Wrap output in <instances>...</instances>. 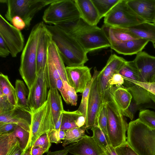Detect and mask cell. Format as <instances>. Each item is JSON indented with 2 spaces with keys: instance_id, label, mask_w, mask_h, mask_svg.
<instances>
[{
  "instance_id": "cell-1",
  "label": "cell",
  "mask_w": 155,
  "mask_h": 155,
  "mask_svg": "<svg viewBox=\"0 0 155 155\" xmlns=\"http://www.w3.org/2000/svg\"><path fill=\"white\" fill-rule=\"evenodd\" d=\"M56 26L74 39L87 53L110 47L102 28L90 25L80 17L63 22Z\"/></svg>"
},
{
  "instance_id": "cell-2",
  "label": "cell",
  "mask_w": 155,
  "mask_h": 155,
  "mask_svg": "<svg viewBox=\"0 0 155 155\" xmlns=\"http://www.w3.org/2000/svg\"><path fill=\"white\" fill-rule=\"evenodd\" d=\"M64 62L68 67L84 65L88 60L87 53L71 35L58 26L46 25Z\"/></svg>"
},
{
  "instance_id": "cell-3",
  "label": "cell",
  "mask_w": 155,
  "mask_h": 155,
  "mask_svg": "<svg viewBox=\"0 0 155 155\" xmlns=\"http://www.w3.org/2000/svg\"><path fill=\"white\" fill-rule=\"evenodd\" d=\"M46 25L43 21H41L34 26L21 55L19 71L28 90L33 84L37 76V46Z\"/></svg>"
},
{
  "instance_id": "cell-4",
  "label": "cell",
  "mask_w": 155,
  "mask_h": 155,
  "mask_svg": "<svg viewBox=\"0 0 155 155\" xmlns=\"http://www.w3.org/2000/svg\"><path fill=\"white\" fill-rule=\"evenodd\" d=\"M127 142L140 155H155V129L139 118L128 124Z\"/></svg>"
},
{
  "instance_id": "cell-5",
  "label": "cell",
  "mask_w": 155,
  "mask_h": 155,
  "mask_svg": "<svg viewBox=\"0 0 155 155\" xmlns=\"http://www.w3.org/2000/svg\"><path fill=\"white\" fill-rule=\"evenodd\" d=\"M105 103L108 113L107 140L109 145L115 148L127 141L128 124L114 99L112 92Z\"/></svg>"
},
{
  "instance_id": "cell-6",
  "label": "cell",
  "mask_w": 155,
  "mask_h": 155,
  "mask_svg": "<svg viewBox=\"0 0 155 155\" xmlns=\"http://www.w3.org/2000/svg\"><path fill=\"white\" fill-rule=\"evenodd\" d=\"M56 0H1L5 3L7 10L5 15L6 19L10 23L12 18L18 16L25 21L26 29L30 27L35 15L45 6Z\"/></svg>"
},
{
  "instance_id": "cell-7",
  "label": "cell",
  "mask_w": 155,
  "mask_h": 155,
  "mask_svg": "<svg viewBox=\"0 0 155 155\" xmlns=\"http://www.w3.org/2000/svg\"><path fill=\"white\" fill-rule=\"evenodd\" d=\"M30 138L27 150L30 148L41 136L55 130L50 98L48 94L46 102L41 107L32 112Z\"/></svg>"
},
{
  "instance_id": "cell-8",
  "label": "cell",
  "mask_w": 155,
  "mask_h": 155,
  "mask_svg": "<svg viewBox=\"0 0 155 155\" xmlns=\"http://www.w3.org/2000/svg\"><path fill=\"white\" fill-rule=\"evenodd\" d=\"M145 21L129 7L126 0H120L104 17V25L114 27L127 28Z\"/></svg>"
},
{
  "instance_id": "cell-9",
  "label": "cell",
  "mask_w": 155,
  "mask_h": 155,
  "mask_svg": "<svg viewBox=\"0 0 155 155\" xmlns=\"http://www.w3.org/2000/svg\"><path fill=\"white\" fill-rule=\"evenodd\" d=\"M80 17L74 0H56L45 11L42 19L47 24L56 25Z\"/></svg>"
},
{
  "instance_id": "cell-10",
  "label": "cell",
  "mask_w": 155,
  "mask_h": 155,
  "mask_svg": "<svg viewBox=\"0 0 155 155\" xmlns=\"http://www.w3.org/2000/svg\"><path fill=\"white\" fill-rule=\"evenodd\" d=\"M49 89L47 67L37 73L35 81L29 90L28 102L31 112L38 109L46 102Z\"/></svg>"
},
{
  "instance_id": "cell-11",
  "label": "cell",
  "mask_w": 155,
  "mask_h": 155,
  "mask_svg": "<svg viewBox=\"0 0 155 155\" xmlns=\"http://www.w3.org/2000/svg\"><path fill=\"white\" fill-rule=\"evenodd\" d=\"M127 61L123 58L115 54L110 56L106 65L99 71L97 76L99 91L102 102H104L112 92V86L108 84L109 80L113 75L118 72Z\"/></svg>"
},
{
  "instance_id": "cell-12",
  "label": "cell",
  "mask_w": 155,
  "mask_h": 155,
  "mask_svg": "<svg viewBox=\"0 0 155 155\" xmlns=\"http://www.w3.org/2000/svg\"><path fill=\"white\" fill-rule=\"evenodd\" d=\"M0 36L7 46L12 57H16L24 48V39L21 31L0 14Z\"/></svg>"
},
{
  "instance_id": "cell-13",
  "label": "cell",
  "mask_w": 155,
  "mask_h": 155,
  "mask_svg": "<svg viewBox=\"0 0 155 155\" xmlns=\"http://www.w3.org/2000/svg\"><path fill=\"white\" fill-rule=\"evenodd\" d=\"M133 62L138 73V81L155 82V57L142 51L137 54Z\"/></svg>"
},
{
  "instance_id": "cell-14",
  "label": "cell",
  "mask_w": 155,
  "mask_h": 155,
  "mask_svg": "<svg viewBox=\"0 0 155 155\" xmlns=\"http://www.w3.org/2000/svg\"><path fill=\"white\" fill-rule=\"evenodd\" d=\"M97 76L92 84L87 102L85 126L86 130L91 129L97 125V115L102 103Z\"/></svg>"
},
{
  "instance_id": "cell-15",
  "label": "cell",
  "mask_w": 155,
  "mask_h": 155,
  "mask_svg": "<svg viewBox=\"0 0 155 155\" xmlns=\"http://www.w3.org/2000/svg\"><path fill=\"white\" fill-rule=\"evenodd\" d=\"M91 69L84 65L66 67L68 83L77 93H82L91 80Z\"/></svg>"
},
{
  "instance_id": "cell-16",
  "label": "cell",
  "mask_w": 155,
  "mask_h": 155,
  "mask_svg": "<svg viewBox=\"0 0 155 155\" xmlns=\"http://www.w3.org/2000/svg\"><path fill=\"white\" fill-rule=\"evenodd\" d=\"M31 116L30 109L16 106L13 110L0 114V123L14 124L30 133Z\"/></svg>"
},
{
  "instance_id": "cell-17",
  "label": "cell",
  "mask_w": 155,
  "mask_h": 155,
  "mask_svg": "<svg viewBox=\"0 0 155 155\" xmlns=\"http://www.w3.org/2000/svg\"><path fill=\"white\" fill-rule=\"evenodd\" d=\"M67 147L69 153L73 155H106L93 137L85 134L79 141Z\"/></svg>"
},
{
  "instance_id": "cell-18",
  "label": "cell",
  "mask_w": 155,
  "mask_h": 155,
  "mask_svg": "<svg viewBox=\"0 0 155 155\" xmlns=\"http://www.w3.org/2000/svg\"><path fill=\"white\" fill-rule=\"evenodd\" d=\"M127 4L145 21L153 23L155 15V0H126Z\"/></svg>"
},
{
  "instance_id": "cell-19",
  "label": "cell",
  "mask_w": 155,
  "mask_h": 155,
  "mask_svg": "<svg viewBox=\"0 0 155 155\" xmlns=\"http://www.w3.org/2000/svg\"><path fill=\"white\" fill-rule=\"evenodd\" d=\"M149 41L139 38L132 40L110 42V48L118 54L124 55L137 54L142 51Z\"/></svg>"
},
{
  "instance_id": "cell-20",
  "label": "cell",
  "mask_w": 155,
  "mask_h": 155,
  "mask_svg": "<svg viewBox=\"0 0 155 155\" xmlns=\"http://www.w3.org/2000/svg\"><path fill=\"white\" fill-rule=\"evenodd\" d=\"M80 17L86 23L96 26L101 19L92 0H74Z\"/></svg>"
},
{
  "instance_id": "cell-21",
  "label": "cell",
  "mask_w": 155,
  "mask_h": 155,
  "mask_svg": "<svg viewBox=\"0 0 155 155\" xmlns=\"http://www.w3.org/2000/svg\"><path fill=\"white\" fill-rule=\"evenodd\" d=\"M52 35L46 25L38 41L37 51L36 66L37 73L40 70L47 67L48 49L50 42L52 41Z\"/></svg>"
},
{
  "instance_id": "cell-22",
  "label": "cell",
  "mask_w": 155,
  "mask_h": 155,
  "mask_svg": "<svg viewBox=\"0 0 155 155\" xmlns=\"http://www.w3.org/2000/svg\"><path fill=\"white\" fill-rule=\"evenodd\" d=\"M127 28L139 38L151 42L155 48V25L153 23L145 21Z\"/></svg>"
},
{
  "instance_id": "cell-23",
  "label": "cell",
  "mask_w": 155,
  "mask_h": 155,
  "mask_svg": "<svg viewBox=\"0 0 155 155\" xmlns=\"http://www.w3.org/2000/svg\"><path fill=\"white\" fill-rule=\"evenodd\" d=\"M124 87L131 93L132 99L137 104H154L149 92L138 85L131 82H124Z\"/></svg>"
},
{
  "instance_id": "cell-24",
  "label": "cell",
  "mask_w": 155,
  "mask_h": 155,
  "mask_svg": "<svg viewBox=\"0 0 155 155\" xmlns=\"http://www.w3.org/2000/svg\"><path fill=\"white\" fill-rule=\"evenodd\" d=\"M112 90L113 98L122 112L129 106L132 98V96L123 85L113 86Z\"/></svg>"
},
{
  "instance_id": "cell-25",
  "label": "cell",
  "mask_w": 155,
  "mask_h": 155,
  "mask_svg": "<svg viewBox=\"0 0 155 155\" xmlns=\"http://www.w3.org/2000/svg\"><path fill=\"white\" fill-rule=\"evenodd\" d=\"M54 124L55 125L64 110L61 97L57 88L49 89L48 91Z\"/></svg>"
},
{
  "instance_id": "cell-26",
  "label": "cell",
  "mask_w": 155,
  "mask_h": 155,
  "mask_svg": "<svg viewBox=\"0 0 155 155\" xmlns=\"http://www.w3.org/2000/svg\"><path fill=\"white\" fill-rule=\"evenodd\" d=\"M0 91L13 105L17 106V98L15 88L9 81L7 75L0 74Z\"/></svg>"
},
{
  "instance_id": "cell-27",
  "label": "cell",
  "mask_w": 155,
  "mask_h": 155,
  "mask_svg": "<svg viewBox=\"0 0 155 155\" xmlns=\"http://www.w3.org/2000/svg\"><path fill=\"white\" fill-rule=\"evenodd\" d=\"M19 143L12 132L0 134V155H8Z\"/></svg>"
},
{
  "instance_id": "cell-28",
  "label": "cell",
  "mask_w": 155,
  "mask_h": 155,
  "mask_svg": "<svg viewBox=\"0 0 155 155\" xmlns=\"http://www.w3.org/2000/svg\"><path fill=\"white\" fill-rule=\"evenodd\" d=\"M15 89L17 98V106L30 109L28 102L27 90L24 82L17 79L15 82Z\"/></svg>"
},
{
  "instance_id": "cell-29",
  "label": "cell",
  "mask_w": 155,
  "mask_h": 155,
  "mask_svg": "<svg viewBox=\"0 0 155 155\" xmlns=\"http://www.w3.org/2000/svg\"><path fill=\"white\" fill-rule=\"evenodd\" d=\"M83 115L78 110L73 111H67L64 110L62 113V120L60 130H67L77 128L76 121L80 116Z\"/></svg>"
},
{
  "instance_id": "cell-30",
  "label": "cell",
  "mask_w": 155,
  "mask_h": 155,
  "mask_svg": "<svg viewBox=\"0 0 155 155\" xmlns=\"http://www.w3.org/2000/svg\"><path fill=\"white\" fill-rule=\"evenodd\" d=\"M86 130L84 126L81 127L75 128L66 130L65 136L62 142V146L65 147L69 144L79 141L85 135Z\"/></svg>"
},
{
  "instance_id": "cell-31",
  "label": "cell",
  "mask_w": 155,
  "mask_h": 155,
  "mask_svg": "<svg viewBox=\"0 0 155 155\" xmlns=\"http://www.w3.org/2000/svg\"><path fill=\"white\" fill-rule=\"evenodd\" d=\"M118 73L123 78L125 82L138 81V73L133 61H127Z\"/></svg>"
},
{
  "instance_id": "cell-32",
  "label": "cell",
  "mask_w": 155,
  "mask_h": 155,
  "mask_svg": "<svg viewBox=\"0 0 155 155\" xmlns=\"http://www.w3.org/2000/svg\"><path fill=\"white\" fill-rule=\"evenodd\" d=\"M99 73L96 68H94V73L91 81L89 82L85 89L82 93V97L80 104L77 110L86 119L87 102L92 84L95 79L97 77Z\"/></svg>"
},
{
  "instance_id": "cell-33",
  "label": "cell",
  "mask_w": 155,
  "mask_h": 155,
  "mask_svg": "<svg viewBox=\"0 0 155 155\" xmlns=\"http://www.w3.org/2000/svg\"><path fill=\"white\" fill-rule=\"evenodd\" d=\"M101 18L104 17L120 0H92Z\"/></svg>"
},
{
  "instance_id": "cell-34",
  "label": "cell",
  "mask_w": 155,
  "mask_h": 155,
  "mask_svg": "<svg viewBox=\"0 0 155 155\" xmlns=\"http://www.w3.org/2000/svg\"><path fill=\"white\" fill-rule=\"evenodd\" d=\"M47 75L49 89L56 88L57 81L61 77L52 61L48 55Z\"/></svg>"
},
{
  "instance_id": "cell-35",
  "label": "cell",
  "mask_w": 155,
  "mask_h": 155,
  "mask_svg": "<svg viewBox=\"0 0 155 155\" xmlns=\"http://www.w3.org/2000/svg\"><path fill=\"white\" fill-rule=\"evenodd\" d=\"M108 113L106 103H102L97 118V125L101 128L107 140Z\"/></svg>"
},
{
  "instance_id": "cell-36",
  "label": "cell",
  "mask_w": 155,
  "mask_h": 155,
  "mask_svg": "<svg viewBox=\"0 0 155 155\" xmlns=\"http://www.w3.org/2000/svg\"><path fill=\"white\" fill-rule=\"evenodd\" d=\"M12 132L15 137L18 139L20 147L23 151L27 150L30 133L18 125Z\"/></svg>"
},
{
  "instance_id": "cell-37",
  "label": "cell",
  "mask_w": 155,
  "mask_h": 155,
  "mask_svg": "<svg viewBox=\"0 0 155 155\" xmlns=\"http://www.w3.org/2000/svg\"><path fill=\"white\" fill-rule=\"evenodd\" d=\"M91 130L93 133V138L105 152L109 148V145L105 134L97 125H95Z\"/></svg>"
},
{
  "instance_id": "cell-38",
  "label": "cell",
  "mask_w": 155,
  "mask_h": 155,
  "mask_svg": "<svg viewBox=\"0 0 155 155\" xmlns=\"http://www.w3.org/2000/svg\"><path fill=\"white\" fill-rule=\"evenodd\" d=\"M140 120L149 127L155 129V112L149 110H140L139 115Z\"/></svg>"
},
{
  "instance_id": "cell-39",
  "label": "cell",
  "mask_w": 155,
  "mask_h": 155,
  "mask_svg": "<svg viewBox=\"0 0 155 155\" xmlns=\"http://www.w3.org/2000/svg\"><path fill=\"white\" fill-rule=\"evenodd\" d=\"M144 109L143 104H137L132 99L128 107L122 114L123 116L127 117L132 120L135 113L138 110Z\"/></svg>"
},
{
  "instance_id": "cell-40",
  "label": "cell",
  "mask_w": 155,
  "mask_h": 155,
  "mask_svg": "<svg viewBox=\"0 0 155 155\" xmlns=\"http://www.w3.org/2000/svg\"><path fill=\"white\" fill-rule=\"evenodd\" d=\"M15 107L0 91V114L11 111L14 109Z\"/></svg>"
},
{
  "instance_id": "cell-41",
  "label": "cell",
  "mask_w": 155,
  "mask_h": 155,
  "mask_svg": "<svg viewBox=\"0 0 155 155\" xmlns=\"http://www.w3.org/2000/svg\"><path fill=\"white\" fill-rule=\"evenodd\" d=\"M117 155H140L126 141L115 148Z\"/></svg>"
},
{
  "instance_id": "cell-42",
  "label": "cell",
  "mask_w": 155,
  "mask_h": 155,
  "mask_svg": "<svg viewBox=\"0 0 155 155\" xmlns=\"http://www.w3.org/2000/svg\"><path fill=\"white\" fill-rule=\"evenodd\" d=\"M33 146H39L43 148L45 153H47L51 146L49 137L46 134H44L36 140Z\"/></svg>"
},
{
  "instance_id": "cell-43",
  "label": "cell",
  "mask_w": 155,
  "mask_h": 155,
  "mask_svg": "<svg viewBox=\"0 0 155 155\" xmlns=\"http://www.w3.org/2000/svg\"><path fill=\"white\" fill-rule=\"evenodd\" d=\"M69 102L72 106H76L77 104L78 96L75 89L69 84L67 82H63Z\"/></svg>"
},
{
  "instance_id": "cell-44",
  "label": "cell",
  "mask_w": 155,
  "mask_h": 155,
  "mask_svg": "<svg viewBox=\"0 0 155 155\" xmlns=\"http://www.w3.org/2000/svg\"><path fill=\"white\" fill-rule=\"evenodd\" d=\"M65 130H54L50 133L49 138L51 143L58 144L62 143L65 136Z\"/></svg>"
},
{
  "instance_id": "cell-45",
  "label": "cell",
  "mask_w": 155,
  "mask_h": 155,
  "mask_svg": "<svg viewBox=\"0 0 155 155\" xmlns=\"http://www.w3.org/2000/svg\"><path fill=\"white\" fill-rule=\"evenodd\" d=\"M10 24L20 31L26 29L25 21L22 18L18 16H15L12 18Z\"/></svg>"
},
{
  "instance_id": "cell-46",
  "label": "cell",
  "mask_w": 155,
  "mask_h": 155,
  "mask_svg": "<svg viewBox=\"0 0 155 155\" xmlns=\"http://www.w3.org/2000/svg\"><path fill=\"white\" fill-rule=\"evenodd\" d=\"M131 82L142 87L149 92L155 96V82L153 83L142 82L133 81Z\"/></svg>"
},
{
  "instance_id": "cell-47",
  "label": "cell",
  "mask_w": 155,
  "mask_h": 155,
  "mask_svg": "<svg viewBox=\"0 0 155 155\" xmlns=\"http://www.w3.org/2000/svg\"><path fill=\"white\" fill-rule=\"evenodd\" d=\"M56 88L61 93L64 101L67 104H69L67 93L63 81L61 78L57 80L56 83Z\"/></svg>"
},
{
  "instance_id": "cell-48",
  "label": "cell",
  "mask_w": 155,
  "mask_h": 155,
  "mask_svg": "<svg viewBox=\"0 0 155 155\" xmlns=\"http://www.w3.org/2000/svg\"><path fill=\"white\" fill-rule=\"evenodd\" d=\"M17 126L11 123H0V134L12 132Z\"/></svg>"
},
{
  "instance_id": "cell-49",
  "label": "cell",
  "mask_w": 155,
  "mask_h": 155,
  "mask_svg": "<svg viewBox=\"0 0 155 155\" xmlns=\"http://www.w3.org/2000/svg\"><path fill=\"white\" fill-rule=\"evenodd\" d=\"M124 79L122 76L119 73H116L113 75L109 80L108 84L110 86L114 85L122 86L124 84Z\"/></svg>"
},
{
  "instance_id": "cell-50",
  "label": "cell",
  "mask_w": 155,
  "mask_h": 155,
  "mask_svg": "<svg viewBox=\"0 0 155 155\" xmlns=\"http://www.w3.org/2000/svg\"><path fill=\"white\" fill-rule=\"evenodd\" d=\"M10 54L9 50L2 38L0 36V56L5 58Z\"/></svg>"
},
{
  "instance_id": "cell-51",
  "label": "cell",
  "mask_w": 155,
  "mask_h": 155,
  "mask_svg": "<svg viewBox=\"0 0 155 155\" xmlns=\"http://www.w3.org/2000/svg\"><path fill=\"white\" fill-rule=\"evenodd\" d=\"M45 153L44 150L39 146H32L30 148L31 155H42Z\"/></svg>"
},
{
  "instance_id": "cell-52",
  "label": "cell",
  "mask_w": 155,
  "mask_h": 155,
  "mask_svg": "<svg viewBox=\"0 0 155 155\" xmlns=\"http://www.w3.org/2000/svg\"><path fill=\"white\" fill-rule=\"evenodd\" d=\"M69 150L67 146L65 147L63 149L54 152L48 151L47 155H68Z\"/></svg>"
},
{
  "instance_id": "cell-53",
  "label": "cell",
  "mask_w": 155,
  "mask_h": 155,
  "mask_svg": "<svg viewBox=\"0 0 155 155\" xmlns=\"http://www.w3.org/2000/svg\"><path fill=\"white\" fill-rule=\"evenodd\" d=\"M24 152L20 147L19 143L15 146L8 155H22Z\"/></svg>"
},
{
  "instance_id": "cell-54",
  "label": "cell",
  "mask_w": 155,
  "mask_h": 155,
  "mask_svg": "<svg viewBox=\"0 0 155 155\" xmlns=\"http://www.w3.org/2000/svg\"><path fill=\"white\" fill-rule=\"evenodd\" d=\"M86 119L83 115L79 116L76 121V124L78 127H81L85 126Z\"/></svg>"
},
{
  "instance_id": "cell-55",
  "label": "cell",
  "mask_w": 155,
  "mask_h": 155,
  "mask_svg": "<svg viewBox=\"0 0 155 155\" xmlns=\"http://www.w3.org/2000/svg\"><path fill=\"white\" fill-rule=\"evenodd\" d=\"M106 155H117L115 148L109 145V148L105 152Z\"/></svg>"
},
{
  "instance_id": "cell-56",
  "label": "cell",
  "mask_w": 155,
  "mask_h": 155,
  "mask_svg": "<svg viewBox=\"0 0 155 155\" xmlns=\"http://www.w3.org/2000/svg\"><path fill=\"white\" fill-rule=\"evenodd\" d=\"M62 120V113L60 115L59 118L55 124L54 127L55 130H60Z\"/></svg>"
},
{
  "instance_id": "cell-57",
  "label": "cell",
  "mask_w": 155,
  "mask_h": 155,
  "mask_svg": "<svg viewBox=\"0 0 155 155\" xmlns=\"http://www.w3.org/2000/svg\"><path fill=\"white\" fill-rule=\"evenodd\" d=\"M22 155H31L30 148L23 152Z\"/></svg>"
},
{
  "instance_id": "cell-58",
  "label": "cell",
  "mask_w": 155,
  "mask_h": 155,
  "mask_svg": "<svg viewBox=\"0 0 155 155\" xmlns=\"http://www.w3.org/2000/svg\"><path fill=\"white\" fill-rule=\"evenodd\" d=\"M153 23L155 25V15L154 17V20H153Z\"/></svg>"
}]
</instances>
